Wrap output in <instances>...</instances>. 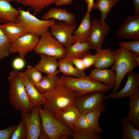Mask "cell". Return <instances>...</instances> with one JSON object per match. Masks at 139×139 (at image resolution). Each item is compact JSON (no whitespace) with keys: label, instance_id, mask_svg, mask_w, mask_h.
Wrapping results in <instances>:
<instances>
[{"label":"cell","instance_id":"1","mask_svg":"<svg viewBox=\"0 0 139 139\" xmlns=\"http://www.w3.org/2000/svg\"><path fill=\"white\" fill-rule=\"evenodd\" d=\"M44 100L43 108L53 115L74 105L79 97L77 92L64 84L59 76L56 85L51 90L41 94Z\"/></svg>","mask_w":139,"mask_h":139},{"label":"cell","instance_id":"2","mask_svg":"<svg viewBox=\"0 0 139 139\" xmlns=\"http://www.w3.org/2000/svg\"><path fill=\"white\" fill-rule=\"evenodd\" d=\"M7 80L10 83L9 100L13 108L20 111L30 112L33 107L20 72L16 70L11 71Z\"/></svg>","mask_w":139,"mask_h":139},{"label":"cell","instance_id":"3","mask_svg":"<svg viewBox=\"0 0 139 139\" xmlns=\"http://www.w3.org/2000/svg\"><path fill=\"white\" fill-rule=\"evenodd\" d=\"M41 106H37L41 121V132L50 139H66L71 136V130Z\"/></svg>","mask_w":139,"mask_h":139},{"label":"cell","instance_id":"4","mask_svg":"<svg viewBox=\"0 0 139 139\" xmlns=\"http://www.w3.org/2000/svg\"><path fill=\"white\" fill-rule=\"evenodd\" d=\"M113 52L115 62L111 70L115 72L116 78L114 88L111 94L117 91L127 73L139 65L132 58L130 51L125 47L120 46Z\"/></svg>","mask_w":139,"mask_h":139},{"label":"cell","instance_id":"5","mask_svg":"<svg viewBox=\"0 0 139 139\" xmlns=\"http://www.w3.org/2000/svg\"><path fill=\"white\" fill-rule=\"evenodd\" d=\"M60 78L64 84L77 92L79 96L97 91L107 93L110 90L106 85L89 75L77 78L62 75Z\"/></svg>","mask_w":139,"mask_h":139},{"label":"cell","instance_id":"6","mask_svg":"<svg viewBox=\"0 0 139 139\" xmlns=\"http://www.w3.org/2000/svg\"><path fill=\"white\" fill-rule=\"evenodd\" d=\"M18 9L20 13L16 22L21 24L27 33L40 36L48 31L56 22L53 19L47 20L39 19L31 14L28 10L25 11L19 7Z\"/></svg>","mask_w":139,"mask_h":139},{"label":"cell","instance_id":"7","mask_svg":"<svg viewBox=\"0 0 139 139\" xmlns=\"http://www.w3.org/2000/svg\"><path fill=\"white\" fill-rule=\"evenodd\" d=\"M105 93L97 91L79 96L74 105L78 109L80 114L85 115L92 111L104 113L107 109L104 104Z\"/></svg>","mask_w":139,"mask_h":139},{"label":"cell","instance_id":"8","mask_svg":"<svg viewBox=\"0 0 139 139\" xmlns=\"http://www.w3.org/2000/svg\"><path fill=\"white\" fill-rule=\"evenodd\" d=\"M40 37L34 50L35 53L49 55L59 60L64 58L65 48L52 35L50 31L45 32Z\"/></svg>","mask_w":139,"mask_h":139},{"label":"cell","instance_id":"9","mask_svg":"<svg viewBox=\"0 0 139 139\" xmlns=\"http://www.w3.org/2000/svg\"><path fill=\"white\" fill-rule=\"evenodd\" d=\"M40 36L27 33L11 43L9 48L10 54L18 53L19 57L24 58L29 52L34 50Z\"/></svg>","mask_w":139,"mask_h":139},{"label":"cell","instance_id":"10","mask_svg":"<svg viewBox=\"0 0 139 139\" xmlns=\"http://www.w3.org/2000/svg\"><path fill=\"white\" fill-rule=\"evenodd\" d=\"M75 24L71 25L63 21L56 22L50 28V32L65 48L73 44V33L77 27Z\"/></svg>","mask_w":139,"mask_h":139},{"label":"cell","instance_id":"11","mask_svg":"<svg viewBox=\"0 0 139 139\" xmlns=\"http://www.w3.org/2000/svg\"><path fill=\"white\" fill-rule=\"evenodd\" d=\"M110 29V26L105 22L101 23L97 19L92 21L91 28L88 41L92 49L97 51L102 48L105 37Z\"/></svg>","mask_w":139,"mask_h":139},{"label":"cell","instance_id":"12","mask_svg":"<svg viewBox=\"0 0 139 139\" xmlns=\"http://www.w3.org/2000/svg\"><path fill=\"white\" fill-rule=\"evenodd\" d=\"M27 131V139H37L41 133V121L37 106L33 107L30 112L21 111Z\"/></svg>","mask_w":139,"mask_h":139},{"label":"cell","instance_id":"13","mask_svg":"<svg viewBox=\"0 0 139 139\" xmlns=\"http://www.w3.org/2000/svg\"><path fill=\"white\" fill-rule=\"evenodd\" d=\"M116 35L124 38L139 40V14L126 18L117 31Z\"/></svg>","mask_w":139,"mask_h":139},{"label":"cell","instance_id":"14","mask_svg":"<svg viewBox=\"0 0 139 139\" xmlns=\"http://www.w3.org/2000/svg\"><path fill=\"white\" fill-rule=\"evenodd\" d=\"M127 81L124 88L120 91L106 96L105 99H120L129 97L139 90V73L133 70L127 73Z\"/></svg>","mask_w":139,"mask_h":139},{"label":"cell","instance_id":"15","mask_svg":"<svg viewBox=\"0 0 139 139\" xmlns=\"http://www.w3.org/2000/svg\"><path fill=\"white\" fill-rule=\"evenodd\" d=\"M51 19L63 21L71 25L75 24V16L68 11L65 8L52 7L45 13L41 19L47 20Z\"/></svg>","mask_w":139,"mask_h":139},{"label":"cell","instance_id":"16","mask_svg":"<svg viewBox=\"0 0 139 139\" xmlns=\"http://www.w3.org/2000/svg\"><path fill=\"white\" fill-rule=\"evenodd\" d=\"M39 55L40 60L34 65V67L46 75H55L59 74V72L58 70V62L56 58L44 54Z\"/></svg>","mask_w":139,"mask_h":139},{"label":"cell","instance_id":"17","mask_svg":"<svg viewBox=\"0 0 139 139\" xmlns=\"http://www.w3.org/2000/svg\"><path fill=\"white\" fill-rule=\"evenodd\" d=\"M91 24L90 13L86 11L79 25L73 32V44L88 41Z\"/></svg>","mask_w":139,"mask_h":139},{"label":"cell","instance_id":"18","mask_svg":"<svg viewBox=\"0 0 139 139\" xmlns=\"http://www.w3.org/2000/svg\"><path fill=\"white\" fill-rule=\"evenodd\" d=\"M80 115L78 109L72 105L54 116L71 130L74 128Z\"/></svg>","mask_w":139,"mask_h":139},{"label":"cell","instance_id":"19","mask_svg":"<svg viewBox=\"0 0 139 139\" xmlns=\"http://www.w3.org/2000/svg\"><path fill=\"white\" fill-rule=\"evenodd\" d=\"M89 76L94 80L103 82L110 90H113L114 88L116 74L114 71L108 69L95 68L90 71Z\"/></svg>","mask_w":139,"mask_h":139},{"label":"cell","instance_id":"20","mask_svg":"<svg viewBox=\"0 0 139 139\" xmlns=\"http://www.w3.org/2000/svg\"><path fill=\"white\" fill-rule=\"evenodd\" d=\"M65 48L64 58L70 60L75 58L82 59L92 49L88 41L76 43Z\"/></svg>","mask_w":139,"mask_h":139},{"label":"cell","instance_id":"21","mask_svg":"<svg viewBox=\"0 0 139 139\" xmlns=\"http://www.w3.org/2000/svg\"><path fill=\"white\" fill-rule=\"evenodd\" d=\"M19 13L18 9L13 7L10 2L0 0V23L16 22Z\"/></svg>","mask_w":139,"mask_h":139},{"label":"cell","instance_id":"22","mask_svg":"<svg viewBox=\"0 0 139 139\" xmlns=\"http://www.w3.org/2000/svg\"><path fill=\"white\" fill-rule=\"evenodd\" d=\"M97 58L93 66L95 68L102 69L112 66L115 62L113 51L110 48H102L97 51Z\"/></svg>","mask_w":139,"mask_h":139},{"label":"cell","instance_id":"23","mask_svg":"<svg viewBox=\"0 0 139 139\" xmlns=\"http://www.w3.org/2000/svg\"><path fill=\"white\" fill-rule=\"evenodd\" d=\"M20 74L24 83L28 99L31 106L33 107L42 106L44 100L43 95L22 72H20Z\"/></svg>","mask_w":139,"mask_h":139},{"label":"cell","instance_id":"24","mask_svg":"<svg viewBox=\"0 0 139 139\" xmlns=\"http://www.w3.org/2000/svg\"><path fill=\"white\" fill-rule=\"evenodd\" d=\"M3 33L11 43L27 33L20 24L16 22H10L0 25Z\"/></svg>","mask_w":139,"mask_h":139},{"label":"cell","instance_id":"25","mask_svg":"<svg viewBox=\"0 0 139 139\" xmlns=\"http://www.w3.org/2000/svg\"><path fill=\"white\" fill-rule=\"evenodd\" d=\"M129 110L126 118L136 128H139V90L129 96Z\"/></svg>","mask_w":139,"mask_h":139},{"label":"cell","instance_id":"26","mask_svg":"<svg viewBox=\"0 0 139 139\" xmlns=\"http://www.w3.org/2000/svg\"><path fill=\"white\" fill-rule=\"evenodd\" d=\"M58 68L59 73L63 75L73 76L75 77L80 78L86 76L85 72H82L77 69L71 60L65 58L59 59Z\"/></svg>","mask_w":139,"mask_h":139},{"label":"cell","instance_id":"27","mask_svg":"<svg viewBox=\"0 0 139 139\" xmlns=\"http://www.w3.org/2000/svg\"><path fill=\"white\" fill-rule=\"evenodd\" d=\"M120 0H96L94 3L92 10H99L101 13L100 21L105 22L108 14L111 11L112 8Z\"/></svg>","mask_w":139,"mask_h":139},{"label":"cell","instance_id":"28","mask_svg":"<svg viewBox=\"0 0 139 139\" xmlns=\"http://www.w3.org/2000/svg\"><path fill=\"white\" fill-rule=\"evenodd\" d=\"M120 123L122 128V139H139V130L135 128L126 118H121Z\"/></svg>","mask_w":139,"mask_h":139},{"label":"cell","instance_id":"29","mask_svg":"<svg viewBox=\"0 0 139 139\" xmlns=\"http://www.w3.org/2000/svg\"><path fill=\"white\" fill-rule=\"evenodd\" d=\"M59 77L57 75H46L35 87L41 94L49 91L54 88Z\"/></svg>","mask_w":139,"mask_h":139},{"label":"cell","instance_id":"30","mask_svg":"<svg viewBox=\"0 0 139 139\" xmlns=\"http://www.w3.org/2000/svg\"><path fill=\"white\" fill-rule=\"evenodd\" d=\"M71 136L74 139H102L100 133L89 128L77 129L74 128L71 129Z\"/></svg>","mask_w":139,"mask_h":139},{"label":"cell","instance_id":"31","mask_svg":"<svg viewBox=\"0 0 139 139\" xmlns=\"http://www.w3.org/2000/svg\"><path fill=\"white\" fill-rule=\"evenodd\" d=\"M57 0H21L23 5L32 8L35 13H40L44 9L55 3Z\"/></svg>","mask_w":139,"mask_h":139},{"label":"cell","instance_id":"32","mask_svg":"<svg viewBox=\"0 0 139 139\" xmlns=\"http://www.w3.org/2000/svg\"><path fill=\"white\" fill-rule=\"evenodd\" d=\"M22 72L35 86L40 82L43 77L41 72L31 65H28L27 70Z\"/></svg>","mask_w":139,"mask_h":139},{"label":"cell","instance_id":"33","mask_svg":"<svg viewBox=\"0 0 139 139\" xmlns=\"http://www.w3.org/2000/svg\"><path fill=\"white\" fill-rule=\"evenodd\" d=\"M101 114L98 112H90L85 114L89 127L100 133L103 131L99 124V119Z\"/></svg>","mask_w":139,"mask_h":139},{"label":"cell","instance_id":"34","mask_svg":"<svg viewBox=\"0 0 139 139\" xmlns=\"http://www.w3.org/2000/svg\"><path fill=\"white\" fill-rule=\"evenodd\" d=\"M11 42L0 28V60L7 57L10 54L9 48Z\"/></svg>","mask_w":139,"mask_h":139},{"label":"cell","instance_id":"35","mask_svg":"<svg viewBox=\"0 0 139 139\" xmlns=\"http://www.w3.org/2000/svg\"><path fill=\"white\" fill-rule=\"evenodd\" d=\"M27 131L23 118L13 131L10 139H27Z\"/></svg>","mask_w":139,"mask_h":139},{"label":"cell","instance_id":"36","mask_svg":"<svg viewBox=\"0 0 139 139\" xmlns=\"http://www.w3.org/2000/svg\"><path fill=\"white\" fill-rule=\"evenodd\" d=\"M119 45L139 56V40L131 42L121 41Z\"/></svg>","mask_w":139,"mask_h":139},{"label":"cell","instance_id":"37","mask_svg":"<svg viewBox=\"0 0 139 139\" xmlns=\"http://www.w3.org/2000/svg\"><path fill=\"white\" fill-rule=\"evenodd\" d=\"M97 55H93L90 52L85 55L82 60L86 69L89 68L93 65L96 60Z\"/></svg>","mask_w":139,"mask_h":139},{"label":"cell","instance_id":"38","mask_svg":"<svg viewBox=\"0 0 139 139\" xmlns=\"http://www.w3.org/2000/svg\"><path fill=\"white\" fill-rule=\"evenodd\" d=\"M74 127L77 129H86L90 128L84 114H80Z\"/></svg>","mask_w":139,"mask_h":139},{"label":"cell","instance_id":"39","mask_svg":"<svg viewBox=\"0 0 139 139\" xmlns=\"http://www.w3.org/2000/svg\"><path fill=\"white\" fill-rule=\"evenodd\" d=\"M12 65L13 68L16 70L23 69L25 65V62L24 58L20 57H16L13 60Z\"/></svg>","mask_w":139,"mask_h":139},{"label":"cell","instance_id":"40","mask_svg":"<svg viewBox=\"0 0 139 139\" xmlns=\"http://www.w3.org/2000/svg\"><path fill=\"white\" fill-rule=\"evenodd\" d=\"M16 126H11L6 129L0 130V139H10Z\"/></svg>","mask_w":139,"mask_h":139},{"label":"cell","instance_id":"41","mask_svg":"<svg viewBox=\"0 0 139 139\" xmlns=\"http://www.w3.org/2000/svg\"><path fill=\"white\" fill-rule=\"evenodd\" d=\"M70 60L77 69L80 72H85L86 69L82 59L75 58Z\"/></svg>","mask_w":139,"mask_h":139},{"label":"cell","instance_id":"42","mask_svg":"<svg viewBox=\"0 0 139 139\" xmlns=\"http://www.w3.org/2000/svg\"><path fill=\"white\" fill-rule=\"evenodd\" d=\"M73 0H57L55 4L56 5L61 6L64 5H69L71 4Z\"/></svg>","mask_w":139,"mask_h":139},{"label":"cell","instance_id":"43","mask_svg":"<svg viewBox=\"0 0 139 139\" xmlns=\"http://www.w3.org/2000/svg\"><path fill=\"white\" fill-rule=\"evenodd\" d=\"M87 4V12L90 13L92 10L93 6L94 3V0H86Z\"/></svg>","mask_w":139,"mask_h":139},{"label":"cell","instance_id":"44","mask_svg":"<svg viewBox=\"0 0 139 139\" xmlns=\"http://www.w3.org/2000/svg\"><path fill=\"white\" fill-rule=\"evenodd\" d=\"M135 8L134 14H139V0H132Z\"/></svg>","mask_w":139,"mask_h":139},{"label":"cell","instance_id":"45","mask_svg":"<svg viewBox=\"0 0 139 139\" xmlns=\"http://www.w3.org/2000/svg\"><path fill=\"white\" fill-rule=\"evenodd\" d=\"M131 56L133 59L137 63L139 64V56L135 53L130 51Z\"/></svg>","mask_w":139,"mask_h":139},{"label":"cell","instance_id":"46","mask_svg":"<svg viewBox=\"0 0 139 139\" xmlns=\"http://www.w3.org/2000/svg\"><path fill=\"white\" fill-rule=\"evenodd\" d=\"M6 1H7L9 2H10L11 1H15L16 2L18 3H21V0H4Z\"/></svg>","mask_w":139,"mask_h":139}]
</instances>
